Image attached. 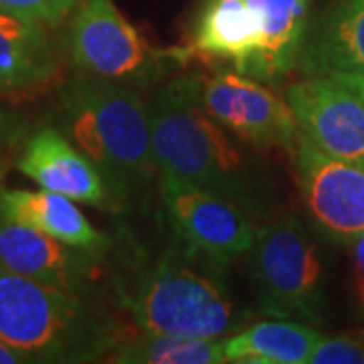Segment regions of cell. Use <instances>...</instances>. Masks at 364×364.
Segmentation results:
<instances>
[{
  "label": "cell",
  "mask_w": 364,
  "mask_h": 364,
  "mask_svg": "<svg viewBox=\"0 0 364 364\" xmlns=\"http://www.w3.org/2000/svg\"><path fill=\"white\" fill-rule=\"evenodd\" d=\"M61 114L69 140L100 170L112 198H128L160 174L150 104L138 90L83 75L61 93Z\"/></svg>",
  "instance_id": "obj_2"
},
{
  "label": "cell",
  "mask_w": 364,
  "mask_h": 364,
  "mask_svg": "<svg viewBox=\"0 0 364 364\" xmlns=\"http://www.w3.org/2000/svg\"><path fill=\"white\" fill-rule=\"evenodd\" d=\"M213 269L219 267L176 239L130 282L117 284L116 296L146 334L225 338L243 316Z\"/></svg>",
  "instance_id": "obj_4"
},
{
  "label": "cell",
  "mask_w": 364,
  "mask_h": 364,
  "mask_svg": "<svg viewBox=\"0 0 364 364\" xmlns=\"http://www.w3.org/2000/svg\"><path fill=\"white\" fill-rule=\"evenodd\" d=\"M298 65L308 75L364 73V0H340L306 28Z\"/></svg>",
  "instance_id": "obj_14"
},
{
  "label": "cell",
  "mask_w": 364,
  "mask_h": 364,
  "mask_svg": "<svg viewBox=\"0 0 364 364\" xmlns=\"http://www.w3.org/2000/svg\"><path fill=\"white\" fill-rule=\"evenodd\" d=\"M0 364H25V358L0 340Z\"/></svg>",
  "instance_id": "obj_25"
},
{
  "label": "cell",
  "mask_w": 364,
  "mask_h": 364,
  "mask_svg": "<svg viewBox=\"0 0 364 364\" xmlns=\"http://www.w3.org/2000/svg\"><path fill=\"white\" fill-rule=\"evenodd\" d=\"M69 53L83 75L134 90L158 83L168 65L112 0L81 2L69 28Z\"/></svg>",
  "instance_id": "obj_6"
},
{
  "label": "cell",
  "mask_w": 364,
  "mask_h": 364,
  "mask_svg": "<svg viewBox=\"0 0 364 364\" xmlns=\"http://www.w3.org/2000/svg\"><path fill=\"white\" fill-rule=\"evenodd\" d=\"M322 338L310 326L275 318L237 332L223 346L227 363L306 364Z\"/></svg>",
  "instance_id": "obj_18"
},
{
  "label": "cell",
  "mask_w": 364,
  "mask_h": 364,
  "mask_svg": "<svg viewBox=\"0 0 364 364\" xmlns=\"http://www.w3.org/2000/svg\"><path fill=\"white\" fill-rule=\"evenodd\" d=\"M261 47L257 18L245 0H213L196 23L191 55L205 59L231 61L235 69L247 75Z\"/></svg>",
  "instance_id": "obj_16"
},
{
  "label": "cell",
  "mask_w": 364,
  "mask_h": 364,
  "mask_svg": "<svg viewBox=\"0 0 364 364\" xmlns=\"http://www.w3.org/2000/svg\"><path fill=\"white\" fill-rule=\"evenodd\" d=\"M162 200L176 239L223 269L251 251L253 217L225 196L178 181H162Z\"/></svg>",
  "instance_id": "obj_7"
},
{
  "label": "cell",
  "mask_w": 364,
  "mask_h": 364,
  "mask_svg": "<svg viewBox=\"0 0 364 364\" xmlns=\"http://www.w3.org/2000/svg\"><path fill=\"white\" fill-rule=\"evenodd\" d=\"M124 364H221L227 363L225 346L217 338H188L172 334H146L119 342L107 356Z\"/></svg>",
  "instance_id": "obj_19"
},
{
  "label": "cell",
  "mask_w": 364,
  "mask_h": 364,
  "mask_svg": "<svg viewBox=\"0 0 364 364\" xmlns=\"http://www.w3.org/2000/svg\"><path fill=\"white\" fill-rule=\"evenodd\" d=\"M18 136H21V128L16 126V122L4 112H0V188L11 164V152L14 150V144L18 142Z\"/></svg>",
  "instance_id": "obj_22"
},
{
  "label": "cell",
  "mask_w": 364,
  "mask_h": 364,
  "mask_svg": "<svg viewBox=\"0 0 364 364\" xmlns=\"http://www.w3.org/2000/svg\"><path fill=\"white\" fill-rule=\"evenodd\" d=\"M364 340L358 336L322 338L308 358V364H363Z\"/></svg>",
  "instance_id": "obj_21"
},
{
  "label": "cell",
  "mask_w": 364,
  "mask_h": 364,
  "mask_svg": "<svg viewBox=\"0 0 364 364\" xmlns=\"http://www.w3.org/2000/svg\"><path fill=\"white\" fill-rule=\"evenodd\" d=\"M79 2L81 0H0V11L37 25L53 26L73 13Z\"/></svg>",
  "instance_id": "obj_20"
},
{
  "label": "cell",
  "mask_w": 364,
  "mask_h": 364,
  "mask_svg": "<svg viewBox=\"0 0 364 364\" xmlns=\"http://www.w3.org/2000/svg\"><path fill=\"white\" fill-rule=\"evenodd\" d=\"M0 217L39 229L95 257L109 247L107 237L87 221L75 200L45 188H0Z\"/></svg>",
  "instance_id": "obj_13"
},
{
  "label": "cell",
  "mask_w": 364,
  "mask_h": 364,
  "mask_svg": "<svg viewBox=\"0 0 364 364\" xmlns=\"http://www.w3.org/2000/svg\"><path fill=\"white\" fill-rule=\"evenodd\" d=\"M354 267H356V286L364 301V233L354 241Z\"/></svg>",
  "instance_id": "obj_23"
},
{
  "label": "cell",
  "mask_w": 364,
  "mask_h": 364,
  "mask_svg": "<svg viewBox=\"0 0 364 364\" xmlns=\"http://www.w3.org/2000/svg\"><path fill=\"white\" fill-rule=\"evenodd\" d=\"M16 168L41 188L75 203L102 207L112 200L95 164L55 128H39L26 138L16 156Z\"/></svg>",
  "instance_id": "obj_12"
},
{
  "label": "cell",
  "mask_w": 364,
  "mask_h": 364,
  "mask_svg": "<svg viewBox=\"0 0 364 364\" xmlns=\"http://www.w3.org/2000/svg\"><path fill=\"white\" fill-rule=\"evenodd\" d=\"M150 128L162 181L217 193L251 217L269 213L265 178L200 104V75L174 79L158 91L150 104Z\"/></svg>",
  "instance_id": "obj_1"
},
{
  "label": "cell",
  "mask_w": 364,
  "mask_h": 364,
  "mask_svg": "<svg viewBox=\"0 0 364 364\" xmlns=\"http://www.w3.org/2000/svg\"><path fill=\"white\" fill-rule=\"evenodd\" d=\"M0 340L25 363H91L119 344V328L79 294L0 269Z\"/></svg>",
  "instance_id": "obj_3"
},
{
  "label": "cell",
  "mask_w": 364,
  "mask_h": 364,
  "mask_svg": "<svg viewBox=\"0 0 364 364\" xmlns=\"http://www.w3.org/2000/svg\"><path fill=\"white\" fill-rule=\"evenodd\" d=\"M328 77L338 79L340 83H344L346 87H350L354 93H358L364 100V73H332Z\"/></svg>",
  "instance_id": "obj_24"
},
{
  "label": "cell",
  "mask_w": 364,
  "mask_h": 364,
  "mask_svg": "<svg viewBox=\"0 0 364 364\" xmlns=\"http://www.w3.org/2000/svg\"><path fill=\"white\" fill-rule=\"evenodd\" d=\"M0 269L79 296L97 275L95 255L4 217H0Z\"/></svg>",
  "instance_id": "obj_11"
},
{
  "label": "cell",
  "mask_w": 364,
  "mask_h": 364,
  "mask_svg": "<svg viewBox=\"0 0 364 364\" xmlns=\"http://www.w3.org/2000/svg\"><path fill=\"white\" fill-rule=\"evenodd\" d=\"M298 182L316 227L340 245L364 233V168L328 156L306 136L296 144Z\"/></svg>",
  "instance_id": "obj_9"
},
{
  "label": "cell",
  "mask_w": 364,
  "mask_h": 364,
  "mask_svg": "<svg viewBox=\"0 0 364 364\" xmlns=\"http://www.w3.org/2000/svg\"><path fill=\"white\" fill-rule=\"evenodd\" d=\"M249 253L261 314L306 324L322 322V261L296 217L257 229Z\"/></svg>",
  "instance_id": "obj_5"
},
{
  "label": "cell",
  "mask_w": 364,
  "mask_h": 364,
  "mask_svg": "<svg viewBox=\"0 0 364 364\" xmlns=\"http://www.w3.org/2000/svg\"><path fill=\"white\" fill-rule=\"evenodd\" d=\"M298 132L326 152L364 168V100L338 79L310 75L286 90Z\"/></svg>",
  "instance_id": "obj_10"
},
{
  "label": "cell",
  "mask_w": 364,
  "mask_h": 364,
  "mask_svg": "<svg viewBox=\"0 0 364 364\" xmlns=\"http://www.w3.org/2000/svg\"><path fill=\"white\" fill-rule=\"evenodd\" d=\"M57 73L45 26L0 11V93L45 87Z\"/></svg>",
  "instance_id": "obj_17"
},
{
  "label": "cell",
  "mask_w": 364,
  "mask_h": 364,
  "mask_svg": "<svg viewBox=\"0 0 364 364\" xmlns=\"http://www.w3.org/2000/svg\"><path fill=\"white\" fill-rule=\"evenodd\" d=\"M200 104L239 140L259 150L284 148L296 152L299 132L294 112L263 81L239 71L200 77Z\"/></svg>",
  "instance_id": "obj_8"
},
{
  "label": "cell",
  "mask_w": 364,
  "mask_h": 364,
  "mask_svg": "<svg viewBox=\"0 0 364 364\" xmlns=\"http://www.w3.org/2000/svg\"><path fill=\"white\" fill-rule=\"evenodd\" d=\"M257 18L261 47L249 67V77L273 83L298 65L301 41L308 28L312 0H245Z\"/></svg>",
  "instance_id": "obj_15"
}]
</instances>
